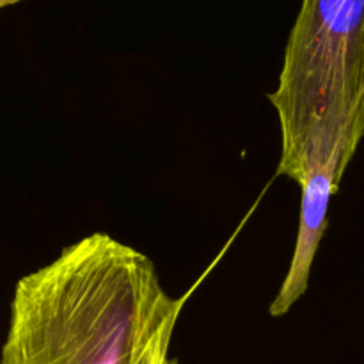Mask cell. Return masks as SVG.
<instances>
[{
    "mask_svg": "<svg viewBox=\"0 0 364 364\" xmlns=\"http://www.w3.org/2000/svg\"><path fill=\"white\" fill-rule=\"evenodd\" d=\"M181 306L144 252L87 235L18 281L0 364H166Z\"/></svg>",
    "mask_w": 364,
    "mask_h": 364,
    "instance_id": "obj_1",
    "label": "cell"
},
{
    "mask_svg": "<svg viewBox=\"0 0 364 364\" xmlns=\"http://www.w3.org/2000/svg\"><path fill=\"white\" fill-rule=\"evenodd\" d=\"M277 174L299 183L311 166L358 151L364 137V0H302L277 87Z\"/></svg>",
    "mask_w": 364,
    "mask_h": 364,
    "instance_id": "obj_2",
    "label": "cell"
},
{
    "mask_svg": "<svg viewBox=\"0 0 364 364\" xmlns=\"http://www.w3.org/2000/svg\"><path fill=\"white\" fill-rule=\"evenodd\" d=\"M354 153L338 151L326 162L309 167L299 180L301 187V217L294 255L279 291L274 297L269 311L272 316H284L308 291L313 263L320 242L327 230V213L333 196L340 188L343 174Z\"/></svg>",
    "mask_w": 364,
    "mask_h": 364,
    "instance_id": "obj_3",
    "label": "cell"
},
{
    "mask_svg": "<svg viewBox=\"0 0 364 364\" xmlns=\"http://www.w3.org/2000/svg\"><path fill=\"white\" fill-rule=\"evenodd\" d=\"M18 2H21V0H0V9L7 6H13V4H18Z\"/></svg>",
    "mask_w": 364,
    "mask_h": 364,
    "instance_id": "obj_4",
    "label": "cell"
},
{
    "mask_svg": "<svg viewBox=\"0 0 364 364\" xmlns=\"http://www.w3.org/2000/svg\"><path fill=\"white\" fill-rule=\"evenodd\" d=\"M166 364H180V363H178V359H167Z\"/></svg>",
    "mask_w": 364,
    "mask_h": 364,
    "instance_id": "obj_5",
    "label": "cell"
}]
</instances>
